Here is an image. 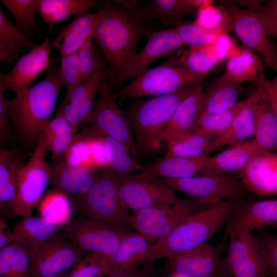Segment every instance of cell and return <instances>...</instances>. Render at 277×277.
I'll list each match as a JSON object with an SVG mask.
<instances>
[{
	"label": "cell",
	"instance_id": "1",
	"mask_svg": "<svg viewBox=\"0 0 277 277\" xmlns=\"http://www.w3.org/2000/svg\"><path fill=\"white\" fill-rule=\"evenodd\" d=\"M105 15L92 40L102 52L107 66L108 82L112 90L124 69L136 55L142 35L140 19L120 7L115 1H101Z\"/></svg>",
	"mask_w": 277,
	"mask_h": 277
},
{
	"label": "cell",
	"instance_id": "2",
	"mask_svg": "<svg viewBox=\"0 0 277 277\" xmlns=\"http://www.w3.org/2000/svg\"><path fill=\"white\" fill-rule=\"evenodd\" d=\"M57 58H52L45 76L22 94L8 100L12 124L26 142L39 141L50 121L62 86Z\"/></svg>",
	"mask_w": 277,
	"mask_h": 277
},
{
	"label": "cell",
	"instance_id": "3",
	"mask_svg": "<svg viewBox=\"0 0 277 277\" xmlns=\"http://www.w3.org/2000/svg\"><path fill=\"white\" fill-rule=\"evenodd\" d=\"M241 201L228 199L212 203L191 214L168 235L152 245L146 262L169 259L206 243L226 224Z\"/></svg>",
	"mask_w": 277,
	"mask_h": 277
},
{
	"label": "cell",
	"instance_id": "4",
	"mask_svg": "<svg viewBox=\"0 0 277 277\" xmlns=\"http://www.w3.org/2000/svg\"><path fill=\"white\" fill-rule=\"evenodd\" d=\"M200 82L171 93L151 97L132 106L127 116L140 151H154L162 146L160 136L176 108Z\"/></svg>",
	"mask_w": 277,
	"mask_h": 277
},
{
	"label": "cell",
	"instance_id": "5",
	"mask_svg": "<svg viewBox=\"0 0 277 277\" xmlns=\"http://www.w3.org/2000/svg\"><path fill=\"white\" fill-rule=\"evenodd\" d=\"M81 215L129 230L132 214L120 194L117 174L110 167L100 169L89 190L72 200Z\"/></svg>",
	"mask_w": 277,
	"mask_h": 277
},
{
	"label": "cell",
	"instance_id": "6",
	"mask_svg": "<svg viewBox=\"0 0 277 277\" xmlns=\"http://www.w3.org/2000/svg\"><path fill=\"white\" fill-rule=\"evenodd\" d=\"M210 74L193 72L180 65L174 57L163 64L148 68L121 90L122 97H153L173 93L200 82Z\"/></svg>",
	"mask_w": 277,
	"mask_h": 277
},
{
	"label": "cell",
	"instance_id": "7",
	"mask_svg": "<svg viewBox=\"0 0 277 277\" xmlns=\"http://www.w3.org/2000/svg\"><path fill=\"white\" fill-rule=\"evenodd\" d=\"M210 203L194 197L179 199L174 203L152 207L132 213L136 232L155 243L168 235L182 221Z\"/></svg>",
	"mask_w": 277,
	"mask_h": 277
},
{
	"label": "cell",
	"instance_id": "8",
	"mask_svg": "<svg viewBox=\"0 0 277 277\" xmlns=\"http://www.w3.org/2000/svg\"><path fill=\"white\" fill-rule=\"evenodd\" d=\"M48 152L46 143L39 139L32 156L21 169L12 206L13 215L23 218L31 216L33 209L51 184V167L45 159Z\"/></svg>",
	"mask_w": 277,
	"mask_h": 277
},
{
	"label": "cell",
	"instance_id": "9",
	"mask_svg": "<svg viewBox=\"0 0 277 277\" xmlns=\"http://www.w3.org/2000/svg\"><path fill=\"white\" fill-rule=\"evenodd\" d=\"M98 94L86 124L96 131L122 143L133 156L137 155L140 149L129 119L116 103L107 81L102 83Z\"/></svg>",
	"mask_w": 277,
	"mask_h": 277
},
{
	"label": "cell",
	"instance_id": "10",
	"mask_svg": "<svg viewBox=\"0 0 277 277\" xmlns=\"http://www.w3.org/2000/svg\"><path fill=\"white\" fill-rule=\"evenodd\" d=\"M128 230L106 222L81 215L63 228V236L85 252L111 255Z\"/></svg>",
	"mask_w": 277,
	"mask_h": 277
},
{
	"label": "cell",
	"instance_id": "11",
	"mask_svg": "<svg viewBox=\"0 0 277 277\" xmlns=\"http://www.w3.org/2000/svg\"><path fill=\"white\" fill-rule=\"evenodd\" d=\"M159 180L173 191L210 204L240 199L249 192L240 179L228 174H200L184 179Z\"/></svg>",
	"mask_w": 277,
	"mask_h": 277
},
{
	"label": "cell",
	"instance_id": "12",
	"mask_svg": "<svg viewBox=\"0 0 277 277\" xmlns=\"http://www.w3.org/2000/svg\"><path fill=\"white\" fill-rule=\"evenodd\" d=\"M223 4L230 17L233 31L243 46L258 54L266 66L277 71V47L260 19L252 11L234 3Z\"/></svg>",
	"mask_w": 277,
	"mask_h": 277
},
{
	"label": "cell",
	"instance_id": "13",
	"mask_svg": "<svg viewBox=\"0 0 277 277\" xmlns=\"http://www.w3.org/2000/svg\"><path fill=\"white\" fill-rule=\"evenodd\" d=\"M120 196L133 213L145 208L171 205L178 199L173 191L159 179L137 174H117Z\"/></svg>",
	"mask_w": 277,
	"mask_h": 277
},
{
	"label": "cell",
	"instance_id": "14",
	"mask_svg": "<svg viewBox=\"0 0 277 277\" xmlns=\"http://www.w3.org/2000/svg\"><path fill=\"white\" fill-rule=\"evenodd\" d=\"M225 258L223 260L225 274L232 277H266V263L258 239L251 232L229 236Z\"/></svg>",
	"mask_w": 277,
	"mask_h": 277
},
{
	"label": "cell",
	"instance_id": "15",
	"mask_svg": "<svg viewBox=\"0 0 277 277\" xmlns=\"http://www.w3.org/2000/svg\"><path fill=\"white\" fill-rule=\"evenodd\" d=\"M85 252L64 236L55 235L32 256L29 277L59 276L79 263Z\"/></svg>",
	"mask_w": 277,
	"mask_h": 277
},
{
	"label": "cell",
	"instance_id": "16",
	"mask_svg": "<svg viewBox=\"0 0 277 277\" xmlns=\"http://www.w3.org/2000/svg\"><path fill=\"white\" fill-rule=\"evenodd\" d=\"M222 250V244L215 246L204 243L168 259L169 269L181 277H223L226 274Z\"/></svg>",
	"mask_w": 277,
	"mask_h": 277
},
{
	"label": "cell",
	"instance_id": "17",
	"mask_svg": "<svg viewBox=\"0 0 277 277\" xmlns=\"http://www.w3.org/2000/svg\"><path fill=\"white\" fill-rule=\"evenodd\" d=\"M51 47V41L47 37L18 58L10 71L1 75L0 91L11 90L18 95L29 88L37 76L49 67Z\"/></svg>",
	"mask_w": 277,
	"mask_h": 277
},
{
	"label": "cell",
	"instance_id": "18",
	"mask_svg": "<svg viewBox=\"0 0 277 277\" xmlns=\"http://www.w3.org/2000/svg\"><path fill=\"white\" fill-rule=\"evenodd\" d=\"M184 45L174 27L150 33L144 47L136 54L124 69L116 88L125 81L135 77L148 69L149 65L157 58L171 54Z\"/></svg>",
	"mask_w": 277,
	"mask_h": 277
},
{
	"label": "cell",
	"instance_id": "19",
	"mask_svg": "<svg viewBox=\"0 0 277 277\" xmlns=\"http://www.w3.org/2000/svg\"><path fill=\"white\" fill-rule=\"evenodd\" d=\"M277 224V200L241 201L226 224L225 235L251 232Z\"/></svg>",
	"mask_w": 277,
	"mask_h": 277
},
{
	"label": "cell",
	"instance_id": "20",
	"mask_svg": "<svg viewBox=\"0 0 277 277\" xmlns=\"http://www.w3.org/2000/svg\"><path fill=\"white\" fill-rule=\"evenodd\" d=\"M153 244L137 232H130L113 253L108 256L103 255L104 275L122 274L134 271L136 266L146 263Z\"/></svg>",
	"mask_w": 277,
	"mask_h": 277
},
{
	"label": "cell",
	"instance_id": "21",
	"mask_svg": "<svg viewBox=\"0 0 277 277\" xmlns=\"http://www.w3.org/2000/svg\"><path fill=\"white\" fill-rule=\"evenodd\" d=\"M105 15L101 8L94 13L87 12L74 16L67 26L51 41L52 47L58 51L61 57L77 52L90 39Z\"/></svg>",
	"mask_w": 277,
	"mask_h": 277
},
{
	"label": "cell",
	"instance_id": "22",
	"mask_svg": "<svg viewBox=\"0 0 277 277\" xmlns=\"http://www.w3.org/2000/svg\"><path fill=\"white\" fill-rule=\"evenodd\" d=\"M239 173V179L249 191L259 196L277 194L275 151H262Z\"/></svg>",
	"mask_w": 277,
	"mask_h": 277
},
{
	"label": "cell",
	"instance_id": "23",
	"mask_svg": "<svg viewBox=\"0 0 277 277\" xmlns=\"http://www.w3.org/2000/svg\"><path fill=\"white\" fill-rule=\"evenodd\" d=\"M265 151L254 139L230 145L206 160L200 174L223 175L240 172L258 154Z\"/></svg>",
	"mask_w": 277,
	"mask_h": 277
},
{
	"label": "cell",
	"instance_id": "24",
	"mask_svg": "<svg viewBox=\"0 0 277 277\" xmlns=\"http://www.w3.org/2000/svg\"><path fill=\"white\" fill-rule=\"evenodd\" d=\"M204 92V85L200 83L181 101L160 136L162 144L190 132L201 114Z\"/></svg>",
	"mask_w": 277,
	"mask_h": 277
},
{
	"label": "cell",
	"instance_id": "25",
	"mask_svg": "<svg viewBox=\"0 0 277 277\" xmlns=\"http://www.w3.org/2000/svg\"><path fill=\"white\" fill-rule=\"evenodd\" d=\"M51 167L53 188L65 193L72 200L85 194L99 173L98 170L70 165L64 160H56Z\"/></svg>",
	"mask_w": 277,
	"mask_h": 277
},
{
	"label": "cell",
	"instance_id": "26",
	"mask_svg": "<svg viewBox=\"0 0 277 277\" xmlns=\"http://www.w3.org/2000/svg\"><path fill=\"white\" fill-rule=\"evenodd\" d=\"M210 153L195 157L165 156L145 166L141 173L151 180L187 178L200 173Z\"/></svg>",
	"mask_w": 277,
	"mask_h": 277
},
{
	"label": "cell",
	"instance_id": "27",
	"mask_svg": "<svg viewBox=\"0 0 277 277\" xmlns=\"http://www.w3.org/2000/svg\"><path fill=\"white\" fill-rule=\"evenodd\" d=\"M61 227L42 217H23L12 230L14 242L25 248L31 257L47 241L54 237Z\"/></svg>",
	"mask_w": 277,
	"mask_h": 277
},
{
	"label": "cell",
	"instance_id": "28",
	"mask_svg": "<svg viewBox=\"0 0 277 277\" xmlns=\"http://www.w3.org/2000/svg\"><path fill=\"white\" fill-rule=\"evenodd\" d=\"M262 73L263 61L261 57L244 46H236L227 58L225 72L219 80L240 84L254 81Z\"/></svg>",
	"mask_w": 277,
	"mask_h": 277
},
{
	"label": "cell",
	"instance_id": "29",
	"mask_svg": "<svg viewBox=\"0 0 277 277\" xmlns=\"http://www.w3.org/2000/svg\"><path fill=\"white\" fill-rule=\"evenodd\" d=\"M254 93L255 127L253 139L263 150H277V116L263 91L256 87Z\"/></svg>",
	"mask_w": 277,
	"mask_h": 277
},
{
	"label": "cell",
	"instance_id": "30",
	"mask_svg": "<svg viewBox=\"0 0 277 277\" xmlns=\"http://www.w3.org/2000/svg\"><path fill=\"white\" fill-rule=\"evenodd\" d=\"M23 156L14 150H0V208L12 214L18 173L24 165Z\"/></svg>",
	"mask_w": 277,
	"mask_h": 277
},
{
	"label": "cell",
	"instance_id": "31",
	"mask_svg": "<svg viewBox=\"0 0 277 277\" xmlns=\"http://www.w3.org/2000/svg\"><path fill=\"white\" fill-rule=\"evenodd\" d=\"M254 93L247 97V102L236 115L228 128L212 142L210 153L226 145H233L254 137L255 118L254 109Z\"/></svg>",
	"mask_w": 277,
	"mask_h": 277
},
{
	"label": "cell",
	"instance_id": "32",
	"mask_svg": "<svg viewBox=\"0 0 277 277\" xmlns=\"http://www.w3.org/2000/svg\"><path fill=\"white\" fill-rule=\"evenodd\" d=\"M36 45L16 26L8 19L3 9L0 8V62L12 64L25 49L29 50Z\"/></svg>",
	"mask_w": 277,
	"mask_h": 277
},
{
	"label": "cell",
	"instance_id": "33",
	"mask_svg": "<svg viewBox=\"0 0 277 277\" xmlns=\"http://www.w3.org/2000/svg\"><path fill=\"white\" fill-rule=\"evenodd\" d=\"M100 5L96 0H38L37 12L49 26L74 15L88 12Z\"/></svg>",
	"mask_w": 277,
	"mask_h": 277
},
{
	"label": "cell",
	"instance_id": "34",
	"mask_svg": "<svg viewBox=\"0 0 277 277\" xmlns=\"http://www.w3.org/2000/svg\"><path fill=\"white\" fill-rule=\"evenodd\" d=\"M108 78L107 66H105L82 81L65 98L64 101L71 102L78 107L82 124H86L95 104L101 86L105 81H108Z\"/></svg>",
	"mask_w": 277,
	"mask_h": 277
},
{
	"label": "cell",
	"instance_id": "35",
	"mask_svg": "<svg viewBox=\"0 0 277 277\" xmlns=\"http://www.w3.org/2000/svg\"><path fill=\"white\" fill-rule=\"evenodd\" d=\"M74 207L68 195L54 188L45 193L37 205L40 217L60 227L71 221Z\"/></svg>",
	"mask_w": 277,
	"mask_h": 277
},
{
	"label": "cell",
	"instance_id": "36",
	"mask_svg": "<svg viewBox=\"0 0 277 277\" xmlns=\"http://www.w3.org/2000/svg\"><path fill=\"white\" fill-rule=\"evenodd\" d=\"M247 102V98L222 112L200 114L190 131L214 140L226 131Z\"/></svg>",
	"mask_w": 277,
	"mask_h": 277
},
{
	"label": "cell",
	"instance_id": "37",
	"mask_svg": "<svg viewBox=\"0 0 277 277\" xmlns=\"http://www.w3.org/2000/svg\"><path fill=\"white\" fill-rule=\"evenodd\" d=\"M241 92L240 84L218 80L204 92L201 114L222 112L235 106Z\"/></svg>",
	"mask_w": 277,
	"mask_h": 277
},
{
	"label": "cell",
	"instance_id": "38",
	"mask_svg": "<svg viewBox=\"0 0 277 277\" xmlns=\"http://www.w3.org/2000/svg\"><path fill=\"white\" fill-rule=\"evenodd\" d=\"M31 262L28 251L12 243L0 250V277H29Z\"/></svg>",
	"mask_w": 277,
	"mask_h": 277
},
{
	"label": "cell",
	"instance_id": "39",
	"mask_svg": "<svg viewBox=\"0 0 277 277\" xmlns=\"http://www.w3.org/2000/svg\"><path fill=\"white\" fill-rule=\"evenodd\" d=\"M195 10L188 0H153L145 10V16L157 18L163 23L175 27L183 22L185 15Z\"/></svg>",
	"mask_w": 277,
	"mask_h": 277
},
{
	"label": "cell",
	"instance_id": "40",
	"mask_svg": "<svg viewBox=\"0 0 277 277\" xmlns=\"http://www.w3.org/2000/svg\"><path fill=\"white\" fill-rule=\"evenodd\" d=\"M181 65L195 73L210 74L222 62L219 58L213 44L199 47H189L182 55L174 56Z\"/></svg>",
	"mask_w": 277,
	"mask_h": 277
},
{
	"label": "cell",
	"instance_id": "41",
	"mask_svg": "<svg viewBox=\"0 0 277 277\" xmlns=\"http://www.w3.org/2000/svg\"><path fill=\"white\" fill-rule=\"evenodd\" d=\"M214 140L201 134L189 132L187 134L166 143V156L195 157L210 153Z\"/></svg>",
	"mask_w": 277,
	"mask_h": 277
},
{
	"label": "cell",
	"instance_id": "42",
	"mask_svg": "<svg viewBox=\"0 0 277 277\" xmlns=\"http://www.w3.org/2000/svg\"><path fill=\"white\" fill-rule=\"evenodd\" d=\"M38 0H1L13 16L15 24L30 38L38 27L36 18Z\"/></svg>",
	"mask_w": 277,
	"mask_h": 277
},
{
	"label": "cell",
	"instance_id": "43",
	"mask_svg": "<svg viewBox=\"0 0 277 277\" xmlns=\"http://www.w3.org/2000/svg\"><path fill=\"white\" fill-rule=\"evenodd\" d=\"M98 133L103 137L108 148L109 167L116 174H130L134 171H142L144 170L145 166L134 157L124 144L108 136Z\"/></svg>",
	"mask_w": 277,
	"mask_h": 277
},
{
	"label": "cell",
	"instance_id": "44",
	"mask_svg": "<svg viewBox=\"0 0 277 277\" xmlns=\"http://www.w3.org/2000/svg\"><path fill=\"white\" fill-rule=\"evenodd\" d=\"M195 23L206 30L220 34L233 30L230 17L223 6L212 5L198 10Z\"/></svg>",
	"mask_w": 277,
	"mask_h": 277
},
{
	"label": "cell",
	"instance_id": "45",
	"mask_svg": "<svg viewBox=\"0 0 277 277\" xmlns=\"http://www.w3.org/2000/svg\"><path fill=\"white\" fill-rule=\"evenodd\" d=\"M174 28L183 44L187 45L189 47L212 45L223 35L206 30L195 22H183Z\"/></svg>",
	"mask_w": 277,
	"mask_h": 277
},
{
	"label": "cell",
	"instance_id": "46",
	"mask_svg": "<svg viewBox=\"0 0 277 277\" xmlns=\"http://www.w3.org/2000/svg\"><path fill=\"white\" fill-rule=\"evenodd\" d=\"M77 52L83 81L101 67L107 66L102 52L92 38L88 41Z\"/></svg>",
	"mask_w": 277,
	"mask_h": 277
},
{
	"label": "cell",
	"instance_id": "47",
	"mask_svg": "<svg viewBox=\"0 0 277 277\" xmlns=\"http://www.w3.org/2000/svg\"><path fill=\"white\" fill-rule=\"evenodd\" d=\"M81 133L88 143L93 168L98 170L109 167L108 148L100 134L89 127Z\"/></svg>",
	"mask_w": 277,
	"mask_h": 277
},
{
	"label": "cell",
	"instance_id": "48",
	"mask_svg": "<svg viewBox=\"0 0 277 277\" xmlns=\"http://www.w3.org/2000/svg\"><path fill=\"white\" fill-rule=\"evenodd\" d=\"M252 11L263 24L271 37L277 40V0L247 2Z\"/></svg>",
	"mask_w": 277,
	"mask_h": 277
},
{
	"label": "cell",
	"instance_id": "49",
	"mask_svg": "<svg viewBox=\"0 0 277 277\" xmlns=\"http://www.w3.org/2000/svg\"><path fill=\"white\" fill-rule=\"evenodd\" d=\"M60 74L66 89L67 98L70 93L83 81L79 67L77 52L61 57Z\"/></svg>",
	"mask_w": 277,
	"mask_h": 277
},
{
	"label": "cell",
	"instance_id": "50",
	"mask_svg": "<svg viewBox=\"0 0 277 277\" xmlns=\"http://www.w3.org/2000/svg\"><path fill=\"white\" fill-rule=\"evenodd\" d=\"M64 160L73 166L95 170L92 165L88 143L82 133L76 135Z\"/></svg>",
	"mask_w": 277,
	"mask_h": 277
},
{
	"label": "cell",
	"instance_id": "51",
	"mask_svg": "<svg viewBox=\"0 0 277 277\" xmlns=\"http://www.w3.org/2000/svg\"><path fill=\"white\" fill-rule=\"evenodd\" d=\"M103 255L91 253L84 257L74 267L69 277H100L104 275Z\"/></svg>",
	"mask_w": 277,
	"mask_h": 277
},
{
	"label": "cell",
	"instance_id": "52",
	"mask_svg": "<svg viewBox=\"0 0 277 277\" xmlns=\"http://www.w3.org/2000/svg\"><path fill=\"white\" fill-rule=\"evenodd\" d=\"M258 240L266 263L268 274L272 277H277V236L266 234Z\"/></svg>",
	"mask_w": 277,
	"mask_h": 277
},
{
	"label": "cell",
	"instance_id": "53",
	"mask_svg": "<svg viewBox=\"0 0 277 277\" xmlns=\"http://www.w3.org/2000/svg\"><path fill=\"white\" fill-rule=\"evenodd\" d=\"M76 135V132H71L56 135L46 141H43L47 145L48 152H51L54 159L64 160L65 155Z\"/></svg>",
	"mask_w": 277,
	"mask_h": 277
},
{
	"label": "cell",
	"instance_id": "54",
	"mask_svg": "<svg viewBox=\"0 0 277 277\" xmlns=\"http://www.w3.org/2000/svg\"><path fill=\"white\" fill-rule=\"evenodd\" d=\"M71 132L76 133L70 123L62 114L57 112L46 125L39 139L46 141L56 135Z\"/></svg>",
	"mask_w": 277,
	"mask_h": 277
},
{
	"label": "cell",
	"instance_id": "55",
	"mask_svg": "<svg viewBox=\"0 0 277 277\" xmlns=\"http://www.w3.org/2000/svg\"><path fill=\"white\" fill-rule=\"evenodd\" d=\"M254 83L256 87L263 91L270 106L277 116V71L272 79H267L262 73L254 81Z\"/></svg>",
	"mask_w": 277,
	"mask_h": 277
},
{
	"label": "cell",
	"instance_id": "56",
	"mask_svg": "<svg viewBox=\"0 0 277 277\" xmlns=\"http://www.w3.org/2000/svg\"><path fill=\"white\" fill-rule=\"evenodd\" d=\"M57 112L62 114L77 132L82 125L78 107L71 102L63 101Z\"/></svg>",
	"mask_w": 277,
	"mask_h": 277
},
{
	"label": "cell",
	"instance_id": "57",
	"mask_svg": "<svg viewBox=\"0 0 277 277\" xmlns=\"http://www.w3.org/2000/svg\"><path fill=\"white\" fill-rule=\"evenodd\" d=\"M8 100L5 95V92L0 91V137L1 141L6 139L10 131Z\"/></svg>",
	"mask_w": 277,
	"mask_h": 277
},
{
	"label": "cell",
	"instance_id": "58",
	"mask_svg": "<svg viewBox=\"0 0 277 277\" xmlns=\"http://www.w3.org/2000/svg\"><path fill=\"white\" fill-rule=\"evenodd\" d=\"M213 46L216 54L221 62L227 58L236 47L232 38L228 34L221 35L213 44Z\"/></svg>",
	"mask_w": 277,
	"mask_h": 277
},
{
	"label": "cell",
	"instance_id": "59",
	"mask_svg": "<svg viewBox=\"0 0 277 277\" xmlns=\"http://www.w3.org/2000/svg\"><path fill=\"white\" fill-rule=\"evenodd\" d=\"M14 242L12 231L4 220H0V249Z\"/></svg>",
	"mask_w": 277,
	"mask_h": 277
},
{
	"label": "cell",
	"instance_id": "60",
	"mask_svg": "<svg viewBox=\"0 0 277 277\" xmlns=\"http://www.w3.org/2000/svg\"><path fill=\"white\" fill-rule=\"evenodd\" d=\"M150 263L149 265L136 271L122 274L107 276V277H150Z\"/></svg>",
	"mask_w": 277,
	"mask_h": 277
},
{
	"label": "cell",
	"instance_id": "61",
	"mask_svg": "<svg viewBox=\"0 0 277 277\" xmlns=\"http://www.w3.org/2000/svg\"><path fill=\"white\" fill-rule=\"evenodd\" d=\"M188 3L197 11L213 5V1L211 0H188Z\"/></svg>",
	"mask_w": 277,
	"mask_h": 277
},
{
	"label": "cell",
	"instance_id": "62",
	"mask_svg": "<svg viewBox=\"0 0 277 277\" xmlns=\"http://www.w3.org/2000/svg\"><path fill=\"white\" fill-rule=\"evenodd\" d=\"M69 274L67 272L56 277H69Z\"/></svg>",
	"mask_w": 277,
	"mask_h": 277
},
{
	"label": "cell",
	"instance_id": "63",
	"mask_svg": "<svg viewBox=\"0 0 277 277\" xmlns=\"http://www.w3.org/2000/svg\"><path fill=\"white\" fill-rule=\"evenodd\" d=\"M171 277H181V276H178V275H176L172 274V275Z\"/></svg>",
	"mask_w": 277,
	"mask_h": 277
},
{
	"label": "cell",
	"instance_id": "64",
	"mask_svg": "<svg viewBox=\"0 0 277 277\" xmlns=\"http://www.w3.org/2000/svg\"><path fill=\"white\" fill-rule=\"evenodd\" d=\"M274 227L276 229V230H277V224L273 225Z\"/></svg>",
	"mask_w": 277,
	"mask_h": 277
}]
</instances>
